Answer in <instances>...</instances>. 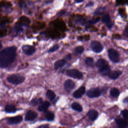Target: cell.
<instances>
[{
    "instance_id": "cell-27",
    "label": "cell",
    "mask_w": 128,
    "mask_h": 128,
    "mask_svg": "<svg viewBox=\"0 0 128 128\" xmlns=\"http://www.w3.org/2000/svg\"><path fill=\"white\" fill-rule=\"evenodd\" d=\"M85 62H86V64L88 66H93V64H94V60H93L92 58H90V57L86 58V60H85Z\"/></svg>"
},
{
    "instance_id": "cell-36",
    "label": "cell",
    "mask_w": 128,
    "mask_h": 128,
    "mask_svg": "<svg viewBox=\"0 0 128 128\" xmlns=\"http://www.w3.org/2000/svg\"><path fill=\"white\" fill-rule=\"evenodd\" d=\"M118 128H128V126H118Z\"/></svg>"
},
{
    "instance_id": "cell-15",
    "label": "cell",
    "mask_w": 128,
    "mask_h": 128,
    "mask_svg": "<svg viewBox=\"0 0 128 128\" xmlns=\"http://www.w3.org/2000/svg\"><path fill=\"white\" fill-rule=\"evenodd\" d=\"M102 21L103 22L105 23L108 28H110L112 26V24L110 20V16L108 14H105L103 16L102 18Z\"/></svg>"
},
{
    "instance_id": "cell-34",
    "label": "cell",
    "mask_w": 128,
    "mask_h": 128,
    "mask_svg": "<svg viewBox=\"0 0 128 128\" xmlns=\"http://www.w3.org/2000/svg\"><path fill=\"white\" fill-rule=\"evenodd\" d=\"M38 128H48V126H42L40 127H38Z\"/></svg>"
},
{
    "instance_id": "cell-12",
    "label": "cell",
    "mask_w": 128,
    "mask_h": 128,
    "mask_svg": "<svg viewBox=\"0 0 128 128\" xmlns=\"http://www.w3.org/2000/svg\"><path fill=\"white\" fill-rule=\"evenodd\" d=\"M50 106V103L48 101H45L42 102L38 107V110L40 112H46L48 107Z\"/></svg>"
},
{
    "instance_id": "cell-11",
    "label": "cell",
    "mask_w": 128,
    "mask_h": 128,
    "mask_svg": "<svg viewBox=\"0 0 128 128\" xmlns=\"http://www.w3.org/2000/svg\"><path fill=\"white\" fill-rule=\"evenodd\" d=\"M86 92V88L84 86L80 87L73 93V96L75 98H80Z\"/></svg>"
},
{
    "instance_id": "cell-38",
    "label": "cell",
    "mask_w": 128,
    "mask_h": 128,
    "mask_svg": "<svg viewBox=\"0 0 128 128\" xmlns=\"http://www.w3.org/2000/svg\"></svg>"
},
{
    "instance_id": "cell-9",
    "label": "cell",
    "mask_w": 128,
    "mask_h": 128,
    "mask_svg": "<svg viewBox=\"0 0 128 128\" xmlns=\"http://www.w3.org/2000/svg\"><path fill=\"white\" fill-rule=\"evenodd\" d=\"M75 86V84L73 80H66L64 83V88L67 92H70Z\"/></svg>"
},
{
    "instance_id": "cell-32",
    "label": "cell",
    "mask_w": 128,
    "mask_h": 128,
    "mask_svg": "<svg viewBox=\"0 0 128 128\" xmlns=\"http://www.w3.org/2000/svg\"><path fill=\"white\" fill-rule=\"evenodd\" d=\"M100 20V18H94V19H92V20L89 21V23L90 24H95L96 22H97L98 20Z\"/></svg>"
},
{
    "instance_id": "cell-30",
    "label": "cell",
    "mask_w": 128,
    "mask_h": 128,
    "mask_svg": "<svg viewBox=\"0 0 128 128\" xmlns=\"http://www.w3.org/2000/svg\"><path fill=\"white\" fill-rule=\"evenodd\" d=\"M117 5H121L128 4V0H116Z\"/></svg>"
},
{
    "instance_id": "cell-22",
    "label": "cell",
    "mask_w": 128,
    "mask_h": 128,
    "mask_svg": "<svg viewBox=\"0 0 128 128\" xmlns=\"http://www.w3.org/2000/svg\"><path fill=\"white\" fill-rule=\"evenodd\" d=\"M115 122L118 126H128V122H127L122 118H118L115 120Z\"/></svg>"
},
{
    "instance_id": "cell-31",
    "label": "cell",
    "mask_w": 128,
    "mask_h": 128,
    "mask_svg": "<svg viewBox=\"0 0 128 128\" xmlns=\"http://www.w3.org/2000/svg\"><path fill=\"white\" fill-rule=\"evenodd\" d=\"M122 116L124 118H128V110H124L122 111L121 112Z\"/></svg>"
},
{
    "instance_id": "cell-33",
    "label": "cell",
    "mask_w": 128,
    "mask_h": 128,
    "mask_svg": "<svg viewBox=\"0 0 128 128\" xmlns=\"http://www.w3.org/2000/svg\"><path fill=\"white\" fill-rule=\"evenodd\" d=\"M124 102L128 104V96L126 97V98L124 100Z\"/></svg>"
},
{
    "instance_id": "cell-16",
    "label": "cell",
    "mask_w": 128,
    "mask_h": 128,
    "mask_svg": "<svg viewBox=\"0 0 128 128\" xmlns=\"http://www.w3.org/2000/svg\"><path fill=\"white\" fill-rule=\"evenodd\" d=\"M107 65H108V62L106 60L102 58L99 59L96 63V66L98 68V69H100Z\"/></svg>"
},
{
    "instance_id": "cell-2",
    "label": "cell",
    "mask_w": 128,
    "mask_h": 128,
    "mask_svg": "<svg viewBox=\"0 0 128 128\" xmlns=\"http://www.w3.org/2000/svg\"><path fill=\"white\" fill-rule=\"evenodd\" d=\"M8 81L14 84L17 85L22 83L24 80V77L18 74H12L7 78Z\"/></svg>"
},
{
    "instance_id": "cell-28",
    "label": "cell",
    "mask_w": 128,
    "mask_h": 128,
    "mask_svg": "<svg viewBox=\"0 0 128 128\" xmlns=\"http://www.w3.org/2000/svg\"><path fill=\"white\" fill-rule=\"evenodd\" d=\"M84 48L82 46H79L75 48V52L78 54H81L84 52Z\"/></svg>"
},
{
    "instance_id": "cell-25",
    "label": "cell",
    "mask_w": 128,
    "mask_h": 128,
    "mask_svg": "<svg viewBox=\"0 0 128 128\" xmlns=\"http://www.w3.org/2000/svg\"><path fill=\"white\" fill-rule=\"evenodd\" d=\"M46 118L48 121H52L54 118V114L52 112H48L46 114Z\"/></svg>"
},
{
    "instance_id": "cell-10",
    "label": "cell",
    "mask_w": 128,
    "mask_h": 128,
    "mask_svg": "<svg viewBox=\"0 0 128 128\" xmlns=\"http://www.w3.org/2000/svg\"><path fill=\"white\" fill-rule=\"evenodd\" d=\"M38 116L37 114L32 110H28L26 114L25 120L26 121H31L34 120Z\"/></svg>"
},
{
    "instance_id": "cell-7",
    "label": "cell",
    "mask_w": 128,
    "mask_h": 128,
    "mask_svg": "<svg viewBox=\"0 0 128 128\" xmlns=\"http://www.w3.org/2000/svg\"><path fill=\"white\" fill-rule=\"evenodd\" d=\"M22 50L24 52L26 55H31L35 52L34 46L29 45H24L22 47Z\"/></svg>"
},
{
    "instance_id": "cell-3",
    "label": "cell",
    "mask_w": 128,
    "mask_h": 128,
    "mask_svg": "<svg viewBox=\"0 0 128 128\" xmlns=\"http://www.w3.org/2000/svg\"><path fill=\"white\" fill-rule=\"evenodd\" d=\"M108 55L110 59L114 62H118L120 60L118 52L113 48H110L108 50Z\"/></svg>"
},
{
    "instance_id": "cell-19",
    "label": "cell",
    "mask_w": 128,
    "mask_h": 128,
    "mask_svg": "<svg viewBox=\"0 0 128 128\" xmlns=\"http://www.w3.org/2000/svg\"><path fill=\"white\" fill-rule=\"evenodd\" d=\"M30 20L27 17L23 16L20 18L18 21V24L20 26L27 25L30 23Z\"/></svg>"
},
{
    "instance_id": "cell-26",
    "label": "cell",
    "mask_w": 128,
    "mask_h": 128,
    "mask_svg": "<svg viewBox=\"0 0 128 128\" xmlns=\"http://www.w3.org/2000/svg\"><path fill=\"white\" fill-rule=\"evenodd\" d=\"M42 102V98H35L32 100L30 104L32 106H36L40 104Z\"/></svg>"
},
{
    "instance_id": "cell-23",
    "label": "cell",
    "mask_w": 128,
    "mask_h": 128,
    "mask_svg": "<svg viewBox=\"0 0 128 128\" xmlns=\"http://www.w3.org/2000/svg\"><path fill=\"white\" fill-rule=\"evenodd\" d=\"M46 95L50 101H52L53 100H54L55 99L56 96L54 92L52 90H47V92H46Z\"/></svg>"
},
{
    "instance_id": "cell-4",
    "label": "cell",
    "mask_w": 128,
    "mask_h": 128,
    "mask_svg": "<svg viewBox=\"0 0 128 128\" xmlns=\"http://www.w3.org/2000/svg\"><path fill=\"white\" fill-rule=\"evenodd\" d=\"M66 75L68 76L74 78H78V79H81L83 77L82 74L80 72L79 70H76V69H71L68 70L66 71Z\"/></svg>"
},
{
    "instance_id": "cell-5",
    "label": "cell",
    "mask_w": 128,
    "mask_h": 128,
    "mask_svg": "<svg viewBox=\"0 0 128 128\" xmlns=\"http://www.w3.org/2000/svg\"><path fill=\"white\" fill-rule=\"evenodd\" d=\"M102 91L98 88H90L86 92V95L89 98L98 97L101 94Z\"/></svg>"
},
{
    "instance_id": "cell-29",
    "label": "cell",
    "mask_w": 128,
    "mask_h": 128,
    "mask_svg": "<svg viewBox=\"0 0 128 128\" xmlns=\"http://www.w3.org/2000/svg\"><path fill=\"white\" fill-rule=\"evenodd\" d=\"M58 48H59V46L58 44H55L48 50V52H54L57 50L58 49Z\"/></svg>"
},
{
    "instance_id": "cell-17",
    "label": "cell",
    "mask_w": 128,
    "mask_h": 128,
    "mask_svg": "<svg viewBox=\"0 0 128 128\" xmlns=\"http://www.w3.org/2000/svg\"><path fill=\"white\" fill-rule=\"evenodd\" d=\"M4 110L7 113H13L16 111V108L14 105L8 104L6 106Z\"/></svg>"
},
{
    "instance_id": "cell-37",
    "label": "cell",
    "mask_w": 128,
    "mask_h": 128,
    "mask_svg": "<svg viewBox=\"0 0 128 128\" xmlns=\"http://www.w3.org/2000/svg\"><path fill=\"white\" fill-rule=\"evenodd\" d=\"M2 44L1 42H0V48H2Z\"/></svg>"
},
{
    "instance_id": "cell-24",
    "label": "cell",
    "mask_w": 128,
    "mask_h": 128,
    "mask_svg": "<svg viewBox=\"0 0 128 128\" xmlns=\"http://www.w3.org/2000/svg\"><path fill=\"white\" fill-rule=\"evenodd\" d=\"M110 95L114 98L118 97L120 94V91L119 90L116 88H112L110 90Z\"/></svg>"
},
{
    "instance_id": "cell-18",
    "label": "cell",
    "mask_w": 128,
    "mask_h": 128,
    "mask_svg": "<svg viewBox=\"0 0 128 128\" xmlns=\"http://www.w3.org/2000/svg\"><path fill=\"white\" fill-rule=\"evenodd\" d=\"M66 64V61L64 60H59L54 64V68L56 70H58L62 68Z\"/></svg>"
},
{
    "instance_id": "cell-13",
    "label": "cell",
    "mask_w": 128,
    "mask_h": 128,
    "mask_svg": "<svg viewBox=\"0 0 128 128\" xmlns=\"http://www.w3.org/2000/svg\"><path fill=\"white\" fill-rule=\"evenodd\" d=\"M98 112L95 110H90L88 113V118L92 121H94L98 118Z\"/></svg>"
},
{
    "instance_id": "cell-1",
    "label": "cell",
    "mask_w": 128,
    "mask_h": 128,
    "mask_svg": "<svg viewBox=\"0 0 128 128\" xmlns=\"http://www.w3.org/2000/svg\"><path fill=\"white\" fill-rule=\"evenodd\" d=\"M16 48L15 46L8 47L0 52V66L6 68L14 61L16 56Z\"/></svg>"
},
{
    "instance_id": "cell-35",
    "label": "cell",
    "mask_w": 128,
    "mask_h": 128,
    "mask_svg": "<svg viewBox=\"0 0 128 128\" xmlns=\"http://www.w3.org/2000/svg\"><path fill=\"white\" fill-rule=\"evenodd\" d=\"M84 0H75V1L78 2V3H80V2H83Z\"/></svg>"
},
{
    "instance_id": "cell-8",
    "label": "cell",
    "mask_w": 128,
    "mask_h": 128,
    "mask_svg": "<svg viewBox=\"0 0 128 128\" xmlns=\"http://www.w3.org/2000/svg\"><path fill=\"white\" fill-rule=\"evenodd\" d=\"M22 120V117L20 116H17L14 117L10 118L7 119V122L9 124H16L20 122Z\"/></svg>"
},
{
    "instance_id": "cell-20",
    "label": "cell",
    "mask_w": 128,
    "mask_h": 128,
    "mask_svg": "<svg viewBox=\"0 0 128 128\" xmlns=\"http://www.w3.org/2000/svg\"><path fill=\"white\" fill-rule=\"evenodd\" d=\"M99 72L102 73V74L104 75H108L109 74V73L110 72V68L109 66V65H107L100 69H98Z\"/></svg>"
},
{
    "instance_id": "cell-6",
    "label": "cell",
    "mask_w": 128,
    "mask_h": 128,
    "mask_svg": "<svg viewBox=\"0 0 128 128\" xmlns=\"http://www.w3.org/2000/svg\"><path fill=\"white\" fill-rule=\"evenodd\" d=\"M90 46L92 50L96 53L101 52L103 50V46L102 44L96 40H94L91 42Z\"/></svg>"
},
{
    "instance_id": "cell-14",
    "label": "cell",
    "mask_w": 128,
    "mask_h": 128,
    "mask_svg": "<svg viewBox=\"0 0 128 128\" xmlns=\"http://www.w3.org/2000/svg\"><path fill=\"white\" fill-rule=\"evenodd\" d=\"M121 74H122V72L120 70H113V71H110V72L108 74V76L112 80H115Z\"/></svg>"
},
{
    "instance_id": "cell-21",
    "label": "cell",
    "mask_w": 128,
    "mask_h": 128,
    "mask_svg": "<svg viewBox=\"0 0 128 128\" xmlns=\"http://www.w3.org/2000/svg\"><path fill=\"white\" fill-rule=\"evenodd\" d=\"M72 108L73 110L78 112H81L82 110V106L78 102H73L72 104Z\"/></svg>"
}]
</instances>
